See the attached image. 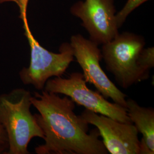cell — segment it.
Returning <instances> with one entry per match:
<instances>
[{
	"label": "cell",
	"mask_w": 154,
	"mask_h": 154,
	"mask_svg": "<svg viewBox=\"0 0 154 154\" xmlns=\"http://www.w3.org/2000/svg\"><path fill=\"white\" fill-rule=\"evenodd\" d=\"M31 102L38 111L34 116L44 135V144L35 148L37 154L109 153L97 128L88 134V123L75 113V102L69 97L44 90L34 92Z\"/></svg>",
	"instance_id": "6da1fadb"
},
{
	"label": "cell",
	"mask_w": 154,
	"mask_h": 154,
	"mask_svg": "<svg viewBox=\"0 0 154 154\" xmlns=\"http://www.w3.org/2000/svg\"><path fill=\"white\" fill-rule=\"evenodd\" d=\"M145 44L142 36L123 32L102 45L100 50L106 68L122 88L148 79L154 66V48L145 49Z\"/></svg>",
	"instance_id": "7a4b0ae2"
},
{
	"label": "cell",
	"mask_w": 154,
	"mask_h": 154,
	"mask_svg": "<svg viewBox=\"0 0 154 154\" xmlns=\"http://www.w3.org/2000/svg\"><path fill=\"white\" fill-rule=\"evenodd\" d=\"M29 0H0V3L13 1L20 9L19 17L22 20L24 34L30 49V62L28 67H23L19 75L23 83L32 85L38 90L44 88L46 81L53 77H61L71 62L74 55L70 43L64 42L55 53L46 49L35 38L29 27L27 8Z\"/></svg>",
	"instance_id": "3957f363"
},
{
	"label": "cell",
	"mask_w": 154,
	"mask_h": 154,
	"mask_svg": "<svg viewBox=\"0 0 154 154\" xmlns=\"http://www.w3.org/2000/svg\"><path fill=\"white\" fill-rule=\"evenodd\" d=\"M32 95L23 88H15L0 95V124L8 139L6 154H28V147L34 138H44L35 117L30 112Z\"/></svg>",
	"instance_id": "277c9868"
},
{
	"label": "cell",
	"mask_w": 154,
	"mask_h": 154,
	"mask_svg": "<svg viewBox=\"0 0 154 154\" xmlns=\"http://www.w3.org/2000/svg\"><path fill=\"white\" fill-rule=\"evenodd\" d=\"M86 83L83 74L74 72L67 78H50L45 83L44 88L49 93L63 94L87 110L109 116L117 121L132 123L127 115L126 108L114 102L111 103L98 91L88 88Z\"/></svg>",
	"instance_id": "5b68a950"
},
{
	"label": "cell",
	"mask_w": 154,
	"mask_h": 154,
	"mask_svg": "<svg viewBox=\"0 0 154 154\" xmlns=\"http://www.w3.org/2000/svg\"><path fill=\"white\" fill-rule=\"evenodd\" d=\"M70 44L86 82L93 85L105 98H111L114 103L126 108V95L116 86L100 66L102 56L98 45L79 34L72 35Z\"/></svg>",
	"instance_id": "8992f818"
},
{
	"label": "cell",
	"mask_w": 154,
	"mask_h": 154,
	"mask_svg": "<svg viewBox=\"0 0 154 154\" xmlns=\"http://www.w3.org/2000/svg\"><path fill=\"white\" fill-rule=\"evenodd\" d=\"M116 11L114 0L79 1L70 8L72 14L81 20L89 39L98 45L110 42L119 34Z\"/></svg>",
	"instance_id": "52a82bcc"
},
{
	"label": "cell",
	"mask_w": 154,
	"mask_h": 154,
	"mask_svg": "<svg viewBox=\"0 0 154 154\" xmlns=\"http://www.w3.org/2000/svg\"><path fill=\"white\" fill-rule=\"evenodd\" d=\"M81 116L98 130L107 151L111 154H140L138 130L132 123L117 121L85 109Z\"/></svg>",
	"instance_id": "ba28073f"
},
{
	"label": "cell",
	"mask_w": 154,
	"mask_h": 154,
	"mask_svg": "<svg viewBox=\"0 0 154 154\" xmlns=\"http://www.w3.org/2000/svg\"><path fill=\"white\" fill-rule=\"evenodd\" d=\"M126 109L130 120L143 136L140 140V154H154V109L142 107L135 100L128 99Z\"/></svg>",
	"instance_id": "9c48e42d"
},
{
	"label": "cell",
	"mask_w": 154,
	"mask_h": 154,
	"mask_svg": "<svg viewBox=\"0 0 154 154\" xmlns=\"http://www.w3.org/2000/svg\"><path fill=\"white\" fill-rule=\"evenodd\" d=\"M149 0H127L121 11L116 14V22L118 28L121 27L128 16L140 5Z\"/></svg>",
	"instance_id": "30bf717a"
},
{
	"label": "cell",
	"mask_w": 154,
	"mask_h": 154,
	"mask_svg": "<svg viewBox=\"0 0 154 154\" xmlns=\"http://www.w3.org/2000/svg\"><path fill=\"white\" fill-rule=\"evenodd\" d=\"M9 147L8 139L5 130L1 124H0V153L6 151Z\"/></svg>",
	"instance_id": "8fae6325"
}]
</instances>
